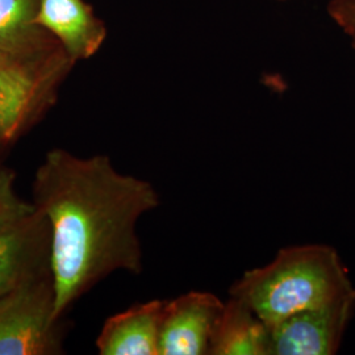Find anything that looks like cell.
Listing matches in <instances>:
<instances>
[{
  "instance_id": "7a4b0ae2",
  "label": "cell",
  "mask_w": 355,
  "mask_h": 355,
  "mask_svg": "<svg viewBox=\"0 0 355 355\" xmlns=\"http://www.w3.org/2000/svg\"><path fill=\"white\" fill-rule=\"evenodd\" d=\"M354 290L337 250L328 245L280 249L274 261L248 270L229 296L248 305L270 329L292 315Z\"/></svg>"
},
{
  "instance_id": "52a82bcc",
  "label": "cell",
  "mask_w": 355,
  "mask_h": 355,
  "mask_svg": "<svg viewBox=\"0 0 355 355\" xmlns=\"http://www.w3.org/2000/svg\"><path fill=\"white\" fill-rule=\"evenodd\" d=\"M165 300L136 304L107 318L96 340L102 355H159Z\"/></svg>"
},
{
  "instance_id": "5b68a950",
  "label": "cell",
  "mask_w": 355,
  "mask_h": 355,
  "mask_svg": "<svg viewBox=\"0 0 355 355\" xmlns=\"http://www.w3.org/2000/svg\"><path fill=\"white\" fill-rule=\"evenodd\" d=\"M225 302L211 292L192 291L165 300L159 355L209 354L216 324Z\"/></svg>"
},
{
  "instance_id": "277c9868",
  "label": "cell",
  "mask_w": 355,
  "mask_h": 355,
  "mask_svg": "<svg viewBox=\"0 0 355 355\" xmlns=\"http://www.w3.org/2000/svg\"><path fill=\"white\" fill-rule=\"evenodd\" d=\"M355 311V288L292 315L271 329V355L336 354Z\"/></svg>"
},
{
  "instance_id": "4fadbf2b",
  "label": "cell",
  "mask_w": 355,
  "mask_h": 355,
  "mask_svg": "<svg viewBox=\"0 0 355 355\" xmlns=\"http://www.w3.org/2000/svg\"><path fill=\"white\" fill-rule=\"evenodd\" d=\"M328 11L337 26L352 40L355 49V0H330Z\"/></svg>"
},
{
  "instance_id": "5bb4252c",
  "label": "cell",
  "mask_w": 355,
  "mask_h": 355,
  "mask_svg": "<svg viewBox=\"0 0 355 355\" xmlns=\"http://www.w3.org/2000/svg\"><path fill=\"white\" fill-rule=\"evenodd\" d=\"M13 61H21V60H17V58H13L10 54L4 53V51H0V67L4 66V64H11Z\"/></svg>"
},
{
  "instance_id": "7c38bea8",
  "label": "cell",
  "mask_w": 355,
  "mask_h": 355,
  "mask_svg": "<svg viewBox=\"0 0 355 355\" xmlns=\"http://www.w3.org/2000/svg\"><path fill=\"white\" fill-rule=\"evenodd\" d=\"M15 171L0 166V228L36 211L35 204L21 199L15 189Z\"/></svg>"
},
{
  "instance_id": "30bf717a",
  "label": "cell",
  "mask_w": 355,
  "mask_h": 355,
  "mask_svg": "<svg viewBox=\"0 0 355 355\" xmlns=\"http://www.w3.org/2000/svg\"><path fill=\"white\" fill-rule=\"evenodd\" d=\"M211 355H271V329L240 300L229 296L216 324Z\"/></svg>"
},
{
  "instance_id": "ba28073f",
  "label": "cell",
  "mask_w": 355,
  "mask_h": 355,
  "mask_svg": "<svg viewBox=\"0 0 355 355\" xmlns=\"http://www.w3.org/2000/svg\"><path fill=\"white\" fill-rule=\"evenodd\" d=\"M35 23L54 33L71 60L92 55L105 36L102 24L82 0H41Z\"/></svg>"
},
{
  "instance_id": "8992f818",
  "label": "cell",
  "mask_w": 355,
  "mask_h": 355,
  "mask_svg": "<svg viewBox=\"0 0 355 355\" xmlns=\"http://www.w3.org/2000/svg\"><path fill=\"white\" fill-rule=\"evenodd\" d=\"M51 272V228L37 209L0 228V296Z\"/></svg>"
},
{
  "instance_id": "8fae6325",
  "label": "cell",
  "mask_w": 355,
  "mask_h": 355,
  "mask_svg": "<svg viewBox=\"0 0 355 355\" xmlns=\"http://www.w3.org/2000/svg\"><path fill=\"white\" fill-rule=\"evenodd\" d=\"M41 0H0V51L13 58L42 61L44 45L35 17Z\"/></svg>"
},
{
  "instance_id": "3957f363",
  "label": "cell",
  "mask_w": 355,
  "mask_h": 355,
  "mask_svg": "<svg viewBox=\"0 0 355 355\" xmlns=\"http://www.w3.org/2000/svg\"><path fill=\"white\" fill-rule=\"evenodd\" d=\"M51 272L0 296V355L62 353Z\"/></svg>"
},
{
  "instance_id": "9c48e42d",
  "label": "cell",
  "mask_w": 355,
  "mask_h": 355,
  "mask_svg": "<svg viewBox=\"0 0 355 355\" xmlns=\"http://www.w3.org/2000/svg\"><path fill=\"white\" fill-rule=\"evenodd\" d=\"M42 61H13L0 67V144L15 140L40 96Z\"/></svg>"
},
{
  "instance_id": "6da1fadb",
  "label": "cell",
  "mask_w": 355,
  "mask_h": 355,
  "mask_svg": "<svg viewBox=\"0 0 355 355\" xmlns=\"http://www.w3.org/2000/svg\"><path fill=\"white\" fill-rule=\"evenodd\" d=\"M33 204L51 228L55 320L116 271L140 274V217L161 199L152 183L121 174L110 157L51 149L33 180Z\"/></svg>"
}]
</instances>
